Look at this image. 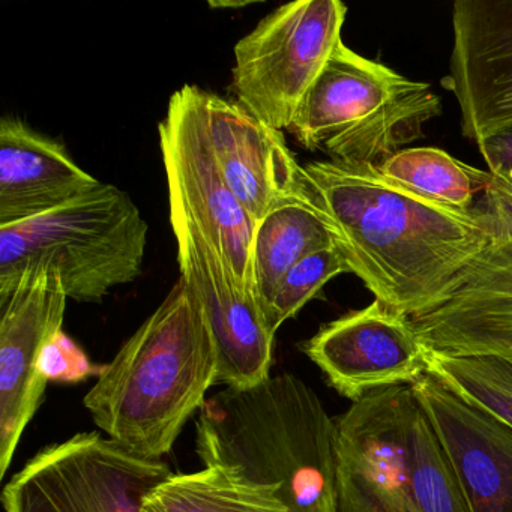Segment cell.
<instances>
[{
	"label": "cell",
	"mask_w": 512,
	"mask_h": 512,
	"mask_svg": "<svg viewBox=\"0 0 512 512\" xmlns=\"http://www.w3.org/2000/svg\"><path fill=\"white\" fill-rule=\"evenodd\" d=\"M302 176L352 274L410 319L443 304L473 265L512 241L482 199L451 208L392 184L377 167L334 160L305 164Z\"/></svg>",
	"instance_id": "6da1fadb"
},
{
	"label": "cell",
	"mask_w": 512,
	"mask_h": 512,
	"mask_svg": "<svg viewBox=\"0 0 512 512\" xmlns=\"http://www.w3.org/2000/svg\"><path fill=\"white\" fill-rule=\"evenodd\" d=\"M218 383V353L202 305L182 278L104 365L83 404L131 454L161 460Z\"/></svg>",
	"instance_id": "7a4b0ae2"
},
{
	"label": "cell",
	"mask_w": 512,
	"mask_h": 512,
	"mask_svg": "<svg viewBox=\"0 0 512 512\" xmlns=\"http://www.w3.org/2000/svg\"><path fill=\"white\" fill-rule=\"evenodd\" d=\"M196 452L205 466L278 484L289 512H337L335 419L295 374L209 397L196 422Z\"/></svg>",
	"instance_id": "3957f363"
},
{
	"label": "cell",
	"mask_w": 512,
	"mask_h": 512,
	"mask_svg": "<svg viewBox=\"0 0 512 512\" xmlns=\"http://www.w3.org/2000/svg\"><path fill=\"white\" fill-rule=\"evenodd\" d=\"M337 512H472L412 386L370 392L335 419Z\"/></svg>",
	"instance_id": "277c9868"
},
{
	"label": "cell",
	"mask_w": 512,
	"mask_h": 512,
	"mask_svg": "<svg viewBox=\"0 0 512 512\" xmlns=\"http://www.w3.org/2000/svg\"><path fill=\"white\" fill-rule=\"evenodd\" d=\"M442 113L425 82H413L341 41L305 95L290 134L308 151L331 160L379 169L424 137V125Z\"/></svg>",
	"instance_id": "5b68a950"
},
{
	"label": "cell",
	"mask_w": 512,
	"mask_h": 512,
	"mask_svg": "<svg viewBox=\"0 0 512 512\" xmlns=\"http://www.w3.org/2000/svg\"><path fill=\"white\" fill-rule=\"evenodd\" d=\"M148 235L130 194L101 182L61 208L0 227V281L46 265L59 272L68 299L101 304L140 277Z\"/></svg>",
	"instance_id": "8992f818"
},
{
	"label": "cell",
	"mask_w": 512,
	"mask_h": 512,
	"mask_svg": "<svg viewBox=\"0 0 512 512\" xmlns=\"http://www.w3.org/2000/svg\"><path fill=\"white\" fill-rule=\"evenodd\" d=\"M340 0H298L260 20L235 46L232 91L260 121L289 130L307 92L343 41Z\"/></svg>",
	"instance_id": "52a82bcc"
},
{
	"label": "cell",
	"mask_w": 512,
	"mask_h": 512,
	"mask_svg": "<svg viewBox=\"0 0 512 512\" xmlns=\"http://www.w3.org/2000/svg\"><path fill=\"white\" fill-rule=\"evenodd\" d=\"M170 475L163 460L131 454L92 431L41 449L0 499L5 512H142L146 496Z\"/></svg>",
	"instance_id": "ba28073f"
},
{
	"label": "cell",
	"mask_w": 512,
	"mask_h": 512,
	"mask_svg": "<svg viewBox=\"0 0 512 512\" xmlns=\"http://www.w3.org/2000/svg\"><path fill=\"white\" fill-rule=\"evenodd\" d=\"M200 91L196 85L182 86L158 125L167 188L182 200L239 284L254 295L251 242L256 223L218 169Z\"/></svg>",
	"instance_id": "9c48e42d"
},
{
	"label": "cell",
	"mask_w": 512,
	"mask_h": 512,
	"mask_svg": "<svg viewBox=\"0 0 512 512\" xmlns=\"http://www.w3.org/2000/svg\"><path fill=\"white\" fill-rule=\"evenodd\" d=\"M169 208L181 278L202 305L217 346L218 383L248 389L265 382L275 335L256 296L239 284L176 194L169 193Z\"/></svg>",
	"instance_id": "30bf717a"
},
{
	"label": "cell",
	"mask_w": 512,
	"mask_h": 512,
	"mask_svg": "<svg viewBox=\"0 0 512 512\" xmlns=\"http://www.w3.org/2000/svg\"><path fill=\"white\" fill-rule=\"evenodd\" d=\"M67 301L59 272L46 265L0 281V478L46 392L41 356L62 332Z\"/></svg>",
	"instance_id": "8fae6325"
},
{
	"label": "cell",
	"mask_w": 512,
	"mask_h": 512,
	"mask_svg": "<svg viewBox=\"0 0 512 512\" xmlns=\"http://www.w3.org/2000/svg\"><path fill=\"white\" fill-rule=\"evenodd\" d=\"M302 350L352 403L379 389L412 385L427 374L428 347L412 319L377 299L326 323Z\"/></svg>",
	"instance_id": "7c38bea8"
},
{
	"label": "cell",
	"mask_w": 512,
	"mask_h": 512,
	"mask_svg": "<svg viewBox=\"0 0 512 512\" xmlns=\"http://www.w3.org/2000/svg\"><path fill=\"white\" fill-rule=\"evenodd\" d=\"M448 89L461 133L479 143L512 128V0H457Z\"/></svg>",
	"instance_id": "4fadbf2b"
},
{
	"label": "cell",
	"mask_w": 512,
	"mask_h": 512,
	"mask_svg": "<svg viewBox=\"0 0 512 512\" xmlns=\"http://www.w3.org/2000/svg\"><path fill=\"white\" fill-rule=\"evenodd\" d=\"M410 386L433 424L472 512H512V427L430 374Z\"/></svg>",
	"instance_id": "5bb4252c"
},
{
	"label": "cell",
	"mask_w": 512,
	"mask_h": 512,
	"mask_svg": "<svg viewBox=\"0 0 512 512\" xmlns=\"http://www.w3.org/2000/svg\"><path fill=\"white\" fill-rule=\"evenodd\" d=\"M200 103L218 169L254 223L277 200L304 188L302 166L283 131L269 127L238 101L205 89Z\"/></svg>",
	"instance_id": "9a60e30c"
},
{
	"label": "cell",
	"mask_w": 512,
	"mask_h": 512,
	"mask_svg": "<svg viewBox=\"0 0 512 512\" xmlns=\"http://www.w3.org/2000/svg\"><path fill=\"white\" fill-rule=\"evenodd\" d=\"M412 322L433 352L512 361V241L473 265L443 304Z\"/></svg>",
	"instance_id": "2e32d148"
},
{
	"label": "cell",
	"mask_w": 512,
	"mask_h": 512,
	"mask_svg": "<svg viewBox=\"0 0 512 512\" xmlns=\"http://www.w3.org/2000/svg\"><path fill=\"white\" fill-rule=\"evenodd\" d=\"M100 185L58 140L17 116L0 121V227L40 217Z\"/></svg>",
	"instance_id": "e0dca14e"
},
{
	"label": "cell",
	"mask_w": 512,
	"mask_h": 512,
	"mask_svg": "<svg viewBox=\"0 0 512 512\" xmlns=\"http://www.w3.org/2000/svg\"><path fill=\"white\" fill-rule=\"evenodd\" d=\"M334 245V230L305 185L277 200L257 221L251 242L254 295L262 311L293 266Z\"/></svg>",
	"instance_id": "ac0fdd59"
},
{
	"label": "cell",
	"mask_w": 512,
	"mask_h": 512,
	"mask_svg": "<svg viewBox=\"0 0 512 512\" xmlns=\"http://www.w3.org/2000/svg\"><path fill=\"white\" fill-rule=\"evenodd\" d=\"M142 512H289L278 484H259L236 467L172 473L146 496Z\"/></svg>",
	"instance_id": "d6986e66"
},
{
	"label": "cell",
	"mask_w": 512,
	"mask_h": 512,
	"mask_svg": "<svg viewBox=\"0 0 512 512\" xmlns=\"http://www.w3.org/2000/svg\"><path fill=\"white\" fill-rule=\"evenodd\" d=\"M379 172L416 196L458 209L476 205V194L484 191L488 175L437 148L403 149L386 160Z\"/></svg>",
	"instance_id": "ffe728a7"
},
{
	"label": "cell",
	"mask_w": 512,
	"mask_h": 512,
	"mask_svg": "<svg viewBox=\"0 0 512 512\" xmlns=\"http://www.w3.org/2000/svg\"><path fill=\"white\" fill-rule=\"evenodd\" d=\"M427 374L512 427V361L509 359L451 356L428 349Z\"/></svg>",
	"instance_id": "44dd1931"
},
{
	"label": "cell",
	"mask_w": 512,
	"mask_h": 512,
	"mask_svg": "<svg viewBox=\"0 0 512 512\" xmlns=\"http://www.w3.org/2000/svg\"><path fill=\"white\" fill-rule=\"evenodd\" d=\"M347 272L352 274L338 245L317 251L293 266L278 284L269 304L263 308L269 332L277 335L278 329L293 319L328 281Z\"/></svg>",
	"instance_id": "7402d4cb"
},
{
	"label": "cell",
	"mask_w": 512,
	"mask_h": 512,
	"mask_svg": "<svg viewBox=\"0 0 512 512\" xmlns=\"http://www.w3.org/2000/svg\"><path fill=\"white\" fill-rule=\"evenodd\" d=\"M40 371L49 383H80L91 377L98 379L103 374L104 365L92 364L86 353L61 332L44 349Z\"/></svg>",
	"instance_id": "603a6c76"
},
{
	"label": "cell",
	"mask_w": 512,
	"mask_h": 512,
	"mask_svg": "<svg viewBox=\"0 0 512 512\" xmlns=\"http://www.w3.org/2000/svg\"><path fill=\"white\" fill-rule=\"evenodd\" d=\"M488 172L512 181V128L476 143Z\"/></svg>",
	"instance_id": "cb8c5ba5"
},
{
	"label": "cell",
	"mask_w": 512,
	"mask_h": 512,
	"mask_svg": "<svg viewBox=\"0 0 512 512\" xmlns=\"http://www.w3.org/2000/svg\"><path fill=\"white\" fill-rule=\"evenodd\" d=\"M482 200L485 206L512 232V181L488 172Z\"/></svg>",
	"instance_id": "d4e9b609"
},
{
	"label": "cell",
	"mask_w": 512,
	"mask_h": 512,
	"mask_svg": "<svg viewBox=\"0 0 512 512\" xmlns=\"http://www.w3.org/2000/svg\"><path fill=\"white\" fill-rule=\"evenodd\" d=\"M254 4L251 0H241V2H233V0H227V2H221V0H209V7L211 8H245L248 5Z\"/></svg>",
	"instance_id": "484cf974"
}]
</instances>
